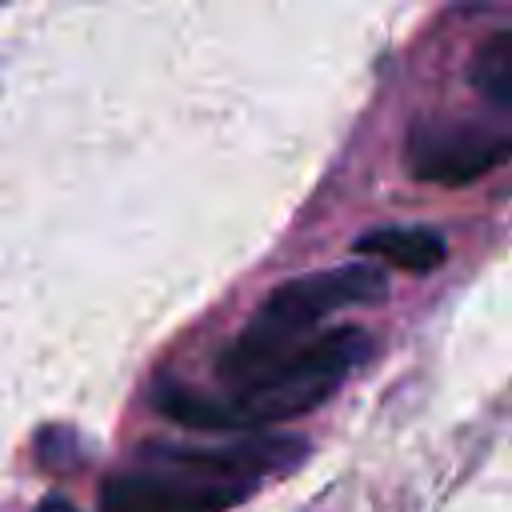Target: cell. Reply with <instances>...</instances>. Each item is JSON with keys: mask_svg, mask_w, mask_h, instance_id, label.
Wrapping results in <instances>:
<instances>
[{"mask_svg": "<svg viewBox=\"0 0 512 512\" xmlns=\"http://www.w3.org/2000/svg\"><path fill=\"white\" fill-rule=\"evenodd\" d=\"M468 80L492 108H512V24L496 28L476 48Z\"/></svg>", "mask_w": 512, "mask_h": 512, "instance_id": "obj_7", "label": "cell"}, {"mask_svg": "<svg viewBox=\"0 0 512 512\" xmlns=\"http://www.w3.org/2000/svg\"><path fill=\"white\" fill-rule=\"evenodd\" d=\"M356 252L360 256H376L392 268H404V272H432L444 264L448 248H444V236L432 232V228H420V224H384V228H372L356 240Z\"/></svg>", "mask_w": 512, "mask_h": 512, "instance_id": "obj_6", "label": "cell"}, {"mask_svg": "<svg viewBox=\"0 0 512 512\" xmlns=\"http://www.w3.org/2000/svg\"><path fill=\"white\" fill-rule=\"evenodd\" d=\"M372 352L368 332L360 328H328L308 336L280 360H272L252 380L228 388L224 396H204L180 384L156 388V408L196 432H260L268 424L312 412L320 400L336 392V384L364 364Z\"/></svg>", "mask_w": 512, "mask_h": 512, "instance_id": "obj_1", "label": "cell"}, {"mask_svg": "<svg viewBox=\"0 0 512 512\" xmlns=\"http://www.w3.org/2000/svg\"><path fill=\"white\" fill-rule=\"evenodd\" d=\"M384 292H388V276L380 264H368V260H348V264L276 284L272 296L244 324V332L220 352V360H216L220 384L236 388V384L252 380L272 360H280L284 352L304 344L324 316L352 308V304H372Z\"/></svg>", "mask_w": 512, "mask_h": 512, "instance_id": "obj_2", "label": "cell"}, {"mask_svg": "<svg viewBox=\"0 0 512 512\" xmlns=\"http://www.w3.org/2000/svg\"><path fill=\"white\" fill-rule=\"evenodd\" d=\"M36 512H76V508H72V504H68L64 496H44Z\"/></svg>", "mask_w": 512, "mask_h": 512, "instance_id": "obj_8", "label": "cell"}, {"mask_svg": "<svg viewBox=\"0 0 512 512\" xmlns=\"http://www.w3.org/2000/svg\"><path fill=\"white\" fill-rule=\"evenodd\" d=\"M512 160V108H492L484 116H448L412 124L404 144V164L416 180L460 188Z\"/></svg>", "mask_w": 512, "mask_h": 512, "instance_id": "obj_3", "label": "cell"}, {"mask_svg": "<svg viewBox=\"0 0 512 512\" xmlns=\"http://www.w3.org/2000/svg\"><path fill=\"white\" fill-rule=\"evenodd\" d=\"M308 452L304 440L284 436V432H248L236 436L228 444H152L148 456L164 468H180L192 476H216V480H264L268 472H284L292 464H300Z\"/></svg>", "mask_w": 512, "mask_h": 512, "instance_id": "obj_5", "label": "cell"}, {"mask_svg": "<svg viewBox=\"0 0 512 512\" xmlns=\"http://www.w3.org/2000/svg\"><path fill=\"white\" fill-rule=\"evenodd\" d=\"M256 480H216V476H192L180 468L160 472H120L104 480L100 508L104 512H224L236 508Z\"/></svg>", "mask_w": 512, "mask_h": 512, "instance_id": "obj_4", "label": "cell"}]
</instances>
